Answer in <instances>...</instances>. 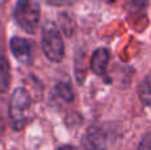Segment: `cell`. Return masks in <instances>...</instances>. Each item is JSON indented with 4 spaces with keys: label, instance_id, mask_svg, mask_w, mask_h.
Returning <instances> with one entry per match:
<instances>
[{
    "label": "cell",
    "instance_id": "3957f363",
    "mask_svg": "<svg viewBox=\"0 0 151 150\" xmlns=\"http://www.w3.org/2000/svg\"><path fill=\"white\" fill-rule=\"evenodd\" d=\"M41 48L47 58L53 63H60L65 56L64 40L58 28L53 23L45 24V27L42 28Z\"/></svg>",
    "mask_w": 151,
    "mask_h": 150
},
{
    "label": "cell",
    "instance_id": "7a4b0ae2",
    "mask_svg": "<svg viewBox=\"0 0 151 150\" xmlns=\"http://www.w3.org/2000/svg\"><path fill=\"white\" fill-rule=\"evenodd\" d=\"M31 108V97L25 89L17 88L13 90L8 108L11 125L15 130H21L28 122V112Z\"/></svg>",
    "mask_w": 151,
    "mask_h": 150
},
{
    "label": "cell",
    "instance_id": "30bf717a",
    "mask_svg": "<svg viewBox=\"0 0 151 150\" xmlns=\"http://www.w3.org/2000/svg\"><path fill=\"white\" fill-rule=\"evenodd\" d=\"M149 5V0H130V4H129V12L131 15H138L142 13Z\"/></svg>",
    "mask_w": 151,
    "mask_h": 150
},
{
    "label": "cell",
    "instance_id": "8992f818",
    "mask_svg": "<svg viewBox=\"0 0 151 150\" xmlns=\"http://www.w3.org/2000/svg\"><path fill=\"white\" fill-rule=\"evenodd\" d=\"M109 60H110V55H109V50H107L106 48H98V49H96L90 57L91 71H93L96 74L102 76L107 69Z\"/></svg>",
    "mask_w": 151,
    "mask_h": 150
},
{
    "label": "cell",
    "instance_id": "7c38bea8",
    "mask_svg": "<svg viewBox=\"0 0 151 150\" xmlns=\"http://www.w3.org/2000/svg\"><path fill=\"white\" fill-rule=\"evenodd\" d=\"M45 1L50 5H56V7H65V5L73 4L76 0H45Z\"/></svg>",
    "mask_w": 151,
    "mask_h": 150
},
{
    "label": "cell",
    "instance_id": "277c9868",
    "mask_svg": "<svg viewBox=\"0 0 151 150\" xmlns=\"http://www.w3.org/2000/svg\"><path fill=\"white\" fill-rule=\"evenodd\" d=\"M113 142L111 130L94 125L86 129L82 137V148L83 150H107Z\"/></svg>",
    "mask_w": 151,
    "mask_h": 150
},
{
    "label": "cell",
    "instance_id": "4fadbf2b",
    "mask_svg": "<svg viewBox=\"0 0 151 150\" xmlns=\"http://www.w3.org/2000/svg\"><path fill=\"white\" fill-rule=\"evenodd\" d=\"M57 150H78V149L73 145H63V146H60Z\"/></svg>",
    "mask_w": 151,
    "mask_h": 150
},
{
    "label": "cell",
    "instance_id": "8fae6325",
    "mask_svg": "<svg viewBox=\"0 0 151 150\" xmlns=\"http://www.w3.org/2000/svg\"><path fill=\"white\" fill-rule=\"evenodd\" d=\"M138 150H151V132L143 136L138 146Z\"/></svg>",
    "mask_w": 151,
    "mask_h": 150
},
{
    "label": "cell",
    "instance_id": "5bb4252c",
    "mask_svg": "<svg viewBox=\"0 0 151 150\" xmlns=\"http://www.w3.org/2000/svg\"><path fill=\"white\" fill-rule=\"evenodd\" d=\"M109 1H111V3H114V1H117V0H109Z\"/></svg>",
    "mask_w": 151,
    "mask_h": 150
},
{
    "label": "cell",
    "instance_id": "9c48e42d",
    "mask_svg": "<svg viewBox=\"0 0 151 150\" xmlns=\"http://www.w3.org/2000/svg\"><path fill=\"white\" fill-rule=\"evenodd\" d=\"M55 96L58 100H63L64 102H70V101H73L74 93L70 84H68V82H58L55 87Z\"/></svg>",
    "mask_w": 151,
    "mask_h": 150
},
{
    "label": "cell",
    "instance_id": "6da1fadb",
    "mask_svg": "<svg viewBox=\"0 0 151 150\" xmlns=\"http://www.w3.org/2000/svg\"><path fill=\"white\" fill-rule=\"evenodd\" d=\"M13 19L23 31L33 35L40 23V5L36 0H19L13 9Z\"/></svg>",
    "mask_w": 151,
    "mask_h": 150
},
{
    "label": "cell",
    "instance_id": "5b68a950",
    "mask_svg": "<svg viewBox=\"0 0 151 150\" xmlns=\"http://www.w3.org/2000/svg\"><path fill=\"white\" fill-rule=\"evenodd\" d=\"M9 48L12 55L15 56V58L17 61L23 64H28L31 63L32 58V47L31 43L28 40L23 39V37H12L9 41Z\"/></svg>",
    "mask_w": 151,
    "mask_h": 150
},
{
    "label": "cell",
    "instance_id": "52a82bcc",
    "mask_svg": "<svg viewBox=\"0 0 151 150\" xmlns=\"http://www.w3.org/2000/svg\"><path fill=\"white\" fill-rule=\"evenodd\" d=\"M11 84V69L8 60L3 56H0V94L8 90Z\"/></svg>",
    "mask_w": 151,
    "mask_h": 150
},
{
    "label": "cell",
    "instance_id": "ba28073f",
    "mask_svg": "<svg viewBox=\"0 0 151 150\" xmlns=\"http://www.w3.org/2000/svg\"><path fill=\"white\" fill-rule=\"evenodd\" d=\"M138 94L142 104L151 108V72L143 79L138 89Z\"/></svg>",
    "mask_w": 151,
    "mask_h": 150
}]
</instances>
